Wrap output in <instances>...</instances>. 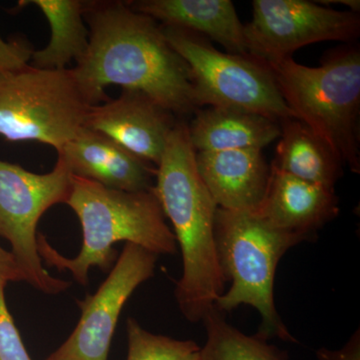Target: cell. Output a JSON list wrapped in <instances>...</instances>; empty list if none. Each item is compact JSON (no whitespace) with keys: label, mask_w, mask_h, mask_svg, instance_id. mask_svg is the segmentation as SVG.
Masks as SVG:
<instances>
[{"label":"cell","mask_w":360,"mask_h":360,"mask_svg":"<svg viewBox=\"0 0 360 360\" xmlns=\"http://www.w3.org/2000/svg\"><path fill=\"white\" fill-rule=\"evenodd\" d=\"M89 47L71 68L91 105L105 103L106 87L122 86L150 97L182 120L196 104L189 66L172 49L162 25L129 2H85Z\"/></svg>","instance_id":"6da1fadb"},{"label":"cell","mask_w":360,"mask_h":360,"mask_svg":"<svg viewBox=\"0 0 360 360\" xmlns=\"http://www.w3.org/2000/svg\"><path fill=\"white\" fill-rule=\"evenodd\" d=\"M195 156L188 124L179 120L156 167L155 193L181 251L184 272L174 295L180 312L191 322L202 321L226 283L215 245L219 207L201 179Z\"/></svg>","instance_id":"7a4b0ae2"},{"label":"cell","mask_w":360,"mask_h":360,"mask_svg":"<svg viewBox=\"0 0 360 360\" xmlns=\"http://www.w3.org/2000/svg\"><path fill=\"white\" fill-rule=\"evenodd\" d=\"M65 205L82 224V246L75 258L63 257L37 236V250L45 264L68 270L82 285L89 283V270H111L115 262V243L125 241L155 255H174L176 239L169 229L160 200L151 191H130L110 188L73 175L72 186Z\"/></svg>","instance_id":"3957f363"},{"label":"cell","mask_w":360,"mask_h":360,"mask_svg":"<svg viewBox=\"0 0 360 360\" xmlns=\"http://www.w3.org/2000/svg\"><path fill=\"white\" fill-rule=\"evenodd\" d=\"M284 103L335 151L354 174L360 172V51L345 45L309 68L292 58L265 63Z\"/></svg>","instance_id":"277c9868"},{"label":"cell","mask_w":360,"mask_h":360,"mask_svg":"<svg viewBox=\"0 0 360 360\" xmlns=\"http://www.w3.org/2000/svg\"><path fill=\"white\" fill-rule=\"evenodd\" d=\"M217 258L225 281H231L215 307L229 312L240 305L255 307L262 317L255 335L297 343L277 312L274 277L279 260L293 246L307 240L300 234L279 231L255 212L217 208L214 220Z\"/></svg>","instance_id":"5b68a950"},{"label":"cell","mask_w":360,"mask_h":360,"mask_svg":"<svg viewBox=\"0 0 360 360\" xmlns=\"http://www.w3.org/2000/svg\"><path fill=\"white\" fill-rule=\"evenodd\" d=\"M91 106L71 68L27 65L0 71V135L6 141H37L59 151L84 129Z\"/></svg>","instance_id":"8992f818"},{"label":"cell","mask_w":360,"mask_h":360,"mask_svg":"<svg viewBox=\"0 0 360 360\" xmlns=\"http://www.w3.org/2000/svg\"><path fill=\"white\" fill-rule=\"evenodd\" d=\"M167 41L189 66L198 108H233L281 123L295 118L277 89L264 61L224 53L210 40L180 28L163 26ZM296 120V118H295Z\"/></svg>","instance_id":"52a82bcc"},{"label":"cell","mask_w":360,"mask_h":360,"mask_svg":"<svg viewBox=\"0 0 360 360\" xmlns=\"http://www.w3.org/2000/svg\"><path fill=\"white\" fill-rule=\"evenodd\" d=\"M72 179L70 168L59 158L45 174L0 160V236L11 243L25 283L45 295H59L71 283L44 269L37 250V224L52 206L66 202Z\"/></svg>","instance_id":"ba28073f"},{"label":"cell","mask_w":360,"mask_h":360,"mask_svg":"<svg viewBox=\"0 0 360 360\" xmlns=\"http://www.w3.org/2000/svg\"><path fill=\"white\" fill-rule=\"evenodd\" d=\"M252 20L245 25L248 54L271 63L292 58L317 42H352L360 34L359 13L338 11L305 0H255Z\"/></svg>","instance_id":"9c48e42d"},{"label":"cell","mask_w":360,"mask_h":360,"mask_svg":"<svg viewBox=\"0 0 360 360\" xmlns=\"http://www.w3.org/2000/svg\"><path fill=\"white\" fill-rule=\"evenodd\" d=\"M156 262L155 253L125 243L96 292L77 300L82 316L77 328L46 360H108L123 307L141 283L155 276Z\"/></svg>","instance_id":"30bf717a"},{"label":"cell","mask_w":360,"mask_h":360,"mask_svg":"<svg viewBox=\"0 0 360 360\" xmlns=\"http://www.w3.org/2000/svg\"><path fill=\"white\" fill-rule=\"evenodd\" d=\"M181 118L135 90L92 105L85 129L110 137L137 158L158 167L168 137Z\"/></svg>","instance_id":"8fae6325"},{"label":"cell","mask_w":360,"mask_h":360,"mask_svg":"<svg viewBox=\"0 0 360 360\" xmlns=\"http://www.w3.org/2000/svg\"><path fill=\"white\" fill-rule=\"evenodd\" d=\"M335 189L309 184L270 165L269 182L255 214L281 231L300 234L309 241L340 214Z\"/></svg>","instance_id":"7c38bea8"},{"label":"cell","mask_w":360,"mask_h":360,"mask_svg":"<svg viewBox=\"0 0 360 360\" xmlns=\"http://www.w3.org/2000/svg\"><path fill=\"white\" fill-rule=\"evenodd\" d=\"M58 155L75 176L130 193L155 188L156 167L101 132L84 127Z\"/></svg>","instance_id":"4fadbf2b"},{"label":"cell","mask_w":360,"mask_h":360,"mask_svg":"<svg viewBox=\"0 0 360 360\" xmlns=\"http://www.w3.org/2000/svg\"><path fill=\"white\" fill-rule=\"evenodd\" d=\"M196 167L217 207L255 212L269 182L270 165L262 149L198 151Z\"/></svg>","instance_id":"5bb4252c"},{"label":"cell","mask_w":360,"mask_h":360,"mask_svg":"<svg viewBox=\"0 0 360 360\" xmlns=\"http://www.w3.org/2000/svg\"><path fill=\"white\" fill-rule=\"evenodd\" d=\"M129 4L161 25L198 33L219 42L229 53L248 54L245 25L231 0H141Z\"/></svg>","instance_id":"9a60e30c"},{"label":"cell","mask_w":360,"mask_h":360,"mask_svg":"<svg viewBox=\"0 0 360 360\" xmlns=\"http://www.w3.org/2000/svg\"><path fill=\"white\" fill-rule=\"evenodd\" d=\"M198 151L262 149L281 136V124L264 115L233 108H200L188 124Z\"/></svg>","instance_id":"2e32d148"},{"label":"cell","mask_w":360,"mask_h":360,"mask_svg":"<svg viewBox=\"0 0 360 360\" xmlns=\"http://www.w3.org/2000/svg\"><path fill=\"white\" fill-rule=\"evenodd\" d=\"M279 124L281 136L271 165L296 179L335 189L345 167L335 151L295 118L283 120Z\"/></svg>","instance_id":"e0dca14e"},{"label":"cell","mask_w":360,"mask_h":360,"mask_svg":"<svg viewBox=\"0 0 360 360\" xmlns=\"http://www.w3.org/2000/svg\"><path fill=\"white\" fill-rule=\"evenodd\" d=\"M44 14L51 27V39L41 51H33L32 66L40 70H63L77 61L89 47V32L84 18V1L80 0H32Z\"/></svg>","instance_id":"ac0fdd59"},{"label":"cell","mask_w":360,"mask_h":360,"mask_svg":"<svg viewBox=\"0 0 360 360\" xmlns=\"http://www.w3.org/2000/svg\"><path fill=\"white\" fill-rule=\"evenodd\" d=\"M206 342L200 360H290L288 352L257 335H246L213 305L202 321Z\"/></svg>","instance_id":"d6986e66"},{"label":"cell","mask_w":360,"mask_h":360,"mask_svg":"<svg viewBox=\"0 0 360 360\" xmlns=\"http://www.w3.org/2000/svg\"><path fill=\"white\" fill-rule=\"evenodd\" d=\"M127 360H200L201 347L193 340L149 333L132 317L127 319Z\"/></svg>","instance_id":"ffe728a7"},{"label":"cell","mask_w":360,"mask_h":360,"mask_svg":"<svg viewBox=\"0 0 360 360\" xmlns=\"http://www.w3.org/2000/svg\"><path fill=\"white\" fill-rule=\"evenodd\" d=\"M6 284L0 283V360H32L7 309L4 295Z\"/></svg>","instance_id":"44dd1931"},{"label":"cell","mask_w":360,"mask_h":360,"mask_svg":"<svg viewBox=\"0 0 360 360\" xmlns=\"http://www.w3.org/2000/svg\"><path fill=\"white\" fill-rule=\"evenodd\" d=\"M33 49L25 39L6 41L0 37V71L14 70L30 65Z\"/></svg>","instance_id":"7402d4cb"},{"label":"cell","mask_w":360,"mask_h":360,"mask_svg":"<svg viewBox=\"0 0 360 360\" xmlns=\"http://www.w3.org/2000/svg\"><path fill=\"white\" fill-rule=\"evenodd\" d=\"M317 360H360V331L350 336L342 347L338 349H328L321 347L316 350Z\"/></svg>","instance_id":"603a6c76"},{"label":"cell","mask_w":360,"mask_h":360,"mask_svg":"<svg viewBox=\"0 0 360 360\" xmlns=\"http://www.w3.org/2000/svg\"><path fill=\"white\" fill-rule=\"evenodd\" d=\"M11 281H25V278L13 253L0 246V283H8Z\"/></svg>","instance_id":"cb8c5ba5"},{"label":"cell","mask_w":360,"mask_h":360,"mask_svg":"<svg viewBox=\"0 0 360 360\" xmlns=\"http://www.w3.org/2000/svg\"><path fill=\"white\" fill-rule=\"evenodd\" d=\"M319 4H342V6H347L350 11L359 13L360 11V1L359 0H321V1H316Z\"/></svg>","instance_id":"d4e9b609"}]
</instances>
